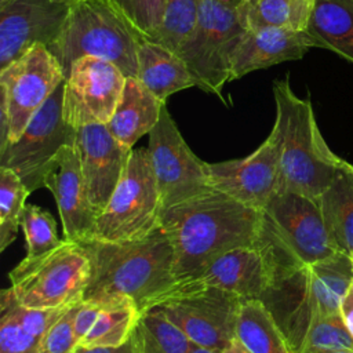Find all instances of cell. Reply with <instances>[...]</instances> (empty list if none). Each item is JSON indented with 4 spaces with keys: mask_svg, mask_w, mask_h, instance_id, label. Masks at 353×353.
I'll return each mask as SVG.
<instances>
[{
    "mask_svg": "<svg viewBox=\"0 0 353 353\" xmlns=\"http://www.w3.org/2000/svg\"><path fill=\"white\" fill-rule=\"evenodd\" d=\"M261 225L262 211L215 189L165 208L161 228L174 248L178 285L196 280L222 254L256 243Z\"/></svg>",
    "mask_w": 353,
    "mask_h": 353,
    "instance_id": "1",
    "label": "cell"
},
{
    "mask_svg": "<svg viewBox=\"0 0 353 353\" xmlns=\"http://www.w3.org/2000/svg\"><path fill=\"white\" fill-rule=\"evenodd\" d=\"M79 243L85 247L91 261V276L83 301L105 305L131 299L145 313L178 285L174 248L161 226L141 240Z\"/></svg>",
    "mask_w": 353,
    "mask_h": 353,
    "instance_id": "2",
    "label": "cell"
},
{
    "mask_svg": "<svg viewBox=\"0 0 353 353\" xmlns=\"http://www.w3.org/2000/svg\"><path fill=\"white\" fill-rule=\"evenodd\" d=\"M279 134V192H294L319 199L346 161L323 138L309 99L299 98L288 76L273 83Z\"/></svg>",
    "mask_w": 353,
    "mask_h": 353,
    "instance_id": "3",
    "label": "cell"
},
{
    "mask_svg": "<svg viewBox=\"0 0 353 353\" xmlns=\"http://www.w3.org/2000/svg\"><path fill=\"white\" fill-rule=\"evenodd\" d=\"M353 279L347 254L338 252L273 279L262 301L283 331L292 353H298L309 328L339 312L342 296Z\"/></svg>",
    "mask_w": 353,
    "mask_h": 353,
    "instance_id": "4",
    "label": "cell"
},
{
    "mask_svg": "<svg viewBox=\"0 0 353 353\" xmlns=\"http://www.w3.org/2000/svg\"><path fill=\"white\" fill-rule=\"evenodd\" d=\"M258 243L269 258L273 279L338 254L319 199L294 192H277L262 210Z\"/></svg>",
    "mask_w": 353,
    "mask_h": 353,
    "instance_id": "5",
    "label": "cell"
},
{
    "mask_svg": "<svg viewBox=\"0 0 353 353\" xmlns=\"http://www.w3.org/2000/svg\"><path fill=\"white\" fill-rule=\"evenodd\" d=\"M142 40L128 22L105 0H70L69 14L48 47L65 77L81 57H98L117 65L130 77L138 73V46Z\"/></svg>",
    "mask_w": 353,
    "mask_h": 353,
    "instance_id": "6",
    "label": "cell"
},
{
    "mask_svg": "<svg viewBox=\"0 0 353 353\" xmlns=\"http://www.w3.org/2000/svg\"><path fill=\"white\" fill-rule=\"evenodd\" d=\"M163 211L148 148L132 149L114 192L97 215L88 240L131 241L145 239L161 226Z\"/></svg>",
    "mask_w": 353,
    "mask_h": 353,
    "instance_id": "7",
    "label": "cell"
},
{
    "mask_svg": "<svg viewBox=\"0 0 353 353\" xmlns=\"http://www.w3.org/2000/svg\"><path fill=\"white\" fill-rule=\"evenodd\" d=\"M91 276V261L79 241L62 240L39 256H25L10 273V288L18 303L51 309L83 301Z\"/></svg>",
    "mask_w": 353,
    "mask_h": 353,
    "instance_id": "8",
    "label": "cell"
},
{
    "mask_svg": "<svg viewBox=\"0 0 353 353\" xmlns=\"http://www.w3.org/2000/svg\"><path fill=\"white\" fill-rule=\"evenodd\" d=\"M245 30L239 8L216 0H200L194 29L176 52L200 90L222 98V88L230 81L233 52Z\"/></svg>",
    "mask_w": 353,
    "mask_h": 353,
    "instance_id": "9",
    "label": "cell"
},
{
    "mask_svg": "<svg viewBox=\"0 0 353 353\" xmlns=\"http://www.w3.org/2000/svg\"><path fill=\"white\" fill-rule=\"evenodd\" d=\"M65 81V73L43 44L0 69V149L19 139L30 119Z\"/></svg>",
    "mask_w": 353,
    "mask_h": 353,
    "instance_id": "10",
    "label": "cell"
},
{
    "mask_svg": "<svg viewBox=\"0 0 353 353\" xmlns=\"http://www.w3.org/2000/svg\"><path fill=\"white\" fill-rule=\"evenodd\" d=\"M76 128L63 117V83L30 119L18 141L0 149V167L14 171L33 193L47 186L62 150L74 145Z\"/></svg>",
    "mask_w": 353,
    "mask_h": 353,
    "instance_id": "11",
    "label": "cell"
},
{
    "mask_svg": "<svg viewBox=\"0 0 353 353\" xmlns=\"http://www.w3.org/2000/svg\"><path fill=\"white\" fill-rule=\"evenodd\" d=\"M241 299L230 292L194 283L181 284L153 307L193 343L222 353L236 338Z\"/></svg>",
    "mask_w": 353,
    "mask_h": 353,
    "instance_id": "12",
    "label": "cell"
},
{
    "mask_svg": "<svg viewBox=\"0 0 353 353\" xmlns=\"http://www.w3.org/2000/svg\"><path fill=\"white\" fill-rule=\"evenodd\" d=\"M148 135L149 160L164 210L211 189L207 163L192 152L167 106Z\"/></svg>",
    "mask_w": 353,
    "mask_h": 353,
    "instance_id": "13",
    "label": "cell"
},
{
    "mask_svg": "<svg viewBox=\"0 0 353 353\" xmlns=\"http://www.w3.org/2000/svg\"><path fill=\"white\" fill-rule=\"evenodd\" d=\"M127 76L113 62L98 57L76 59L63 81V117L77 128L108 124L123 95Z\"/></svg>",
    "mask_w": 353,
    "mask_h": 353,
    "instance_id": "14",
    "label": "cell"
},
{
    "mask_svg": "<svg viewBox=\"0 0 353 353\" xmlns=\"http://www.w3.org/2000/svg\"><path fill=\"white\" fill-rule=\"evenodd\" d=\"M279 134L272 128L268 138L243 159L207 163L211 189L262 211L279 192Z\"/></svg>",
    "mask_w": 353,
    "mask_h": 353,
    "instance_id": "15",
    "label": "cell"
},
{
    "mask_svg": "<svg viewBox=\"0 0 353 353\" xmlns=\"http://www.w3.org/2000/svg\"><path fill=\"white\" fill-rule=\"evenodd\" d=\"M69 0H10L0 7V69L36 44L57 40L69 14Z\"/></svg>",
    "mask_w": 353,
    "mask_h": 353,
    "instance_id": "16",
    "label": "cell"
},
{
    "mask_svg": "<svg viewBox=\"0 0 353 353\" xmlns=\"http://www.w3.org/2000/svg\"><path fill=\"white\" fill-rule=\"evenodd\" d=\"M74 146L90 203L98 215L114 192L132 149L119 142L106 124L99 123L77 127Z\"/></svg>",
    "mask_w": 353,
    "mask_h": 353,
    "instance_id": "17",
    "label": "cell"
},
{
    "mask_svg": "<svg viewBox=\"0 0 353 353\" xmlns=\"http://www.w3.org/2000/svg\"><path fill=\"white\" fill-rule=\"evenodd\" d=\"M312 47L320 48V44L306 29L277 26L247 29L232 57L230 81L254 70L301 59Z\"/></svg>",
    "mask_w": 353,
    "mask_h": 353,
    "instance_id": "18",
    "label": "cell"
},
{
    "mask_svg": "<svg viewBox=\"0 0 353 353\" xmlns=\"http://www.w3.org/2000/svg\"><path fill=\"white\" fill-rule=\"evenodd\" d=\"M272 279L270 262L256 240L251 245H241L222 254L190 283L215 287L247 301L261 299Z\"/></svg>",
    "mask_w": 353,
    "mask_h": 353,
    "instance_id": "19",
    "label": "cell"
},
{
    "mask_svg": "<svg viewBox=\"0 0 353 353\" xmlns=\"http://www.w3.org/2000/svg\"><path fill=\"white\" fill-rule=\"evenodd\" d=\"M46 189L55 199L63 239L69 241L88 240L95 226L97 212L87 194L74 145H69L62 150L59 164L51 174Z\"/></svg>",
    "mask_w": 353,
    "mask_h": 353,
    "instance_id": "20",
    "label": "cell"
},
{
    "mask_svg": "<svg viewBox=\"0 0 353 353\" xmlns=\"http://www.w3.org/2000/svg\"><path fill=\"white\" fill-rule=\"evenodd\" d=\"M165 102L159 99L138 77H127L123 95L106 124L112 135L132 149L157 124Z\"/></svg>",
    "mask_w": 353,
    "mask_h": 353,
    "instance_id": "21",
    "label": "cell"
},
{
    "mask_svg": "<svg viewBox=\"0 0 353 353\" xmlns=\"http://www.w3.org/2000/svg\"><path fill=\"white\" fill-rule=\"evenodd\" d=\"M137 77L163 102L178 91L197 87L183 59L163 44L142 40L138 46Z\"/></svg>",
    "mask_w": 353,
    "mask_h": 353,
    "instance_id": "22",
    "label": "cell"
},
{
    "mask_svg": "<svg viewBox=\"0 0 353 353\" xmlns=\"http://www.w3.org/2000/svg\"><path fill=\"white\" fill-rule=\"evenodd\" d=\"M319 204L335 250L349 255L353 251V164H342L319 196Z\"/></svg>",
    "mask_w": 353,
    "mask_h": 353,
    "instance_id": "23",
    "label": "cell"
},
{
    "mask_svg": "<svg viewBox=\"0 0 353 353\" xmlns=\"http://www.w3.org/2000/svg\"><path fill=\"white\" fill-rule=\"evenodd\" d=\"M306 30L320 48L353 63V0H316Z\"/></svg>",
    "mask_w": 353,
    "mask_h": 353,
    "instance_id": "24",
    "label": "cell"
},
{
    "mask_svg": "<svg viewBox=\"0 0 353 353\" xmlns=\"http://www.w3.org/2000/svg\"><path fill=\"white\" fill-rule=\"evenodd\" d=\"M236 339L251 353H292L262 299L241 302L236 321Z\"/></svg>",
    "mask_w": 353,
    "mask_h": 353,
    "instance_id": "25",
    "label": "cell"
},
{
    "mask_svg": "<svg viewBox=\"0 0 353 353\" xmlns=\"http://www.w3.org/2000/svg\"><path fill=\"white\" fill-rule=\"evenodd\" d=\"M141 314L131 299L105 303L97 321L77 345L87 347L123 346L131 339Z\"/></svg>",
    "mask_w": 353,
    "mask_h": 353,
    "instance_id": "26",
    "label": "cell"
},
{
    "mask_svg": "<svg viewBox=\"0 0 353 353\" xmlns=\"http://www.w3.org/2000/svg\"><path fill=\"white\" fill-rule=\"evenodd\" d=\"M316 0H247L239 10L247 29L291 28L305 30L307 28Z\"/></svg>",
    "mask_w": 353,
    "mask_h": 353,
    "instance_id": "27",
    "label": "cell"
},
{
    "mask_svg": "<svg viewBox=\"0 0 353 353\" xmlns=\"http://www.w3.org/2000/svg\"><path fill=\"white\" fill-rule=\"evenodd\" d=\"M132 341L135 353H190L194 345L157 309L141 314Z\"/></svg>",
    "mask_w": 353,
    "mask_h": 353,
    "instance_id": "28",
    "label": "cell"
},
{
    "mask_svg": "<svg viewBox=\"0 0 353 353\" xmlns=\"http://www.w3.org/2000/svg\"><path fill=\"white\" fill-rule=\"evenodd\" d=\"M29 194L14 171L0 167V251L15 240Z\"/></svg>",
    "mask_w": 353,
    "mask_h": 353,
    "instance_id": "29",
    "label": "cell"
},
{
    "mask_svg": "<svg viewBox=\"0 0 353 353\" xmlns=\"http://www.w3.org/2000/svg\"><path fill=\"white\" fill-rule=\"evenodd\" d=\"M200 0H164L163 21L154 41L178 52L194 29Z\"/></svg>",
    "mask_w": 353,
    "mask_h": 353,
    "instance_id": "30",
    "label": "cell"
},
{
    "mask_svg": "<svg viewBox=\"0 0 353 353\" xmlns=\"http://www.w3.org/2000/svg\"><path fill=\"white\" fill-rule=\"evenodd\" d=\"M21 228L26 240L25 256H39L54 250L62 243L58 237L52 215L39 205H25L21 218Z\"/></svg>",
    "mask_w": 353,
    "mask_h": 353,
    "instance_id": "31",
    "label": "cell"
},
{
    "mask_svg": "<svg viewBox=\"0 0 353 353\" xmlns=\"http://www.w3.org/2000/svg\"><path fill=\"white\" fill-rule=\"evenodd\" d=\"M132 28L141 40L154 41L161 26L164 0H105Z\"/></svg>",
    "mask_w": 353,
    "mask_h": 353,
    "instance_id": "32",
    "label": "cell"
},
{
    "mask_svg": "<svg viewBox=\"0 0 353 353\" xmlns=\"http://www.w3.org/2000/svg\"><path fill=\"white\" fill-rule=\"evenodd\" d=\"M341 349H353V336L336 312L309 328L298 353H328Z\"/></svg>",
    "mask_w": 353,
    "mask_h": 353,
    "instance_id": "33",
    "label": "cell"
},
{
    "mask_svg": "<svg viewBox=\"0 0 353 353\" xmlns=\"http://www.w3.org/2000/svg\"><path fill=\"white\" fill-rule=\"evenodd\" d=\"M81 301L69 305L50 325L40 339L41 353H70L77 341L74 336V317Z\"/></svg>",
    "mask_w": 353,
    "mask_h": 353,
    "instance_id": "34",
    "label": "cell"
},
{
    "mask_svg": "<svg viewBox=\"0 0 353 353\" xmlns=\"http://www.w3.org/2000/svg\"><path fill=\"white\" fill-rule=\"evenodd\" d=\"M0 313V353H41L40 338L25 331L7 307Z\"/></svg>",
    "mask_w": 353,
    "mask_h": 353,
    "instance_id": "35",
    "label": "cell"
},
{
    "mask_svg": "<svg viewBox=\"0 0 353 353\" xmlns=\"http://www.w3.org/2000/svg\"><path fill=\"white\" fill-rule=\"evenodd\" d=\"M102 306L103 305L94 301H81L74 317V336L77 343L91 330L102 310Z\"/></svg>",
    "mask_w": 353,
    "mask_h": 353,
    "instance_id": "36",
    "label": "cell"
},
{
    "mask_svg": "<svg viewBox=\"0 0 353 353\" xmlns=\"http://www.w3.org/2000/svg\"><path fill=\"white\" fill-rule=\"evenodd\" d=\"M339 313L342 316V320H343L347 331L353 336V279L349 283V285L342 296V301L339 305Z\"/></svg>",
    "mask_w": 353,
    "mask_h": 353,
    "instance_id": "37",
    "label": "cell"
},
{
    "mask_svg": "<svg viewBox=\"0 0 353 353\" xmlns=\"http://www.w3.org/2000/svg\"><path fill=\"white\" fill-rule=\"evenodd\" d=\"M70 353H135V350H134V341H132V336H131V339L127 343H124L123 346H117V347H103V346L87 347V346L77 345Z\"/></svg>",
    "mask_w": 353,
    "mask_h": 353,
    "instance_id": "38",
    "label": "cell"
},
{
    "mask_svg": "<svg viewBox=\"0 0 353 353\" xmlns=\"http://www.w3.org/2000/svg\"><path fill=\"white\" fill-rule=\"evenodd\" d=\"M222 353H251V352H248L236 338L230 342V345L222 352Z\"/></svg>",
    "mask_w": 353,
    "mask_h": 353,
    "instance_id": "39",
    "label": "cell"
},
{
    "mask_svg": "<svg viewBox=\"0 0 353 353\" xmlns=\"http://www.w3.org/2000/svg\"><path fill=\"white\" fill-rule=\"evenodd\" d=\"M216 1H221V3H223V4H226V6L236 7V8H239V10L247 3V0H216Z\"/></svg>",
    "mask_w": 353,
    "mask_h": 353,
    "instance_id": "40",
    "label": "cell"
},
{
    "mask_svg": "<svg viewBox=\"0 0 353 353\" xmlns=\"http://www.w3.org/2000/svg\"><path fill=\"white\" fill-rule=\"evenodd\" d=\"M190 353H218V352L211 350V349H207V347H203V346H199V345L194 343Z\"/></svg>",
    "mask_w": 353,
    "mask_h": 353,
    "instance_id": "41",
    "label": "cell"
},
{
    "mask_svg": "<svg viewBox=\"0 0 353 353\" xmlns=\"http://www.w3.org/2000/svg\"><path fill=\"white\" fill-rule=\"evenodd\" d=\"M328 353H353V349H341V350H334Z\"/></svg>",
    "mask_w": 353,
    "mask_h": 353,
    "instance_id": "42",
    "label": "cell"
},
{
    "mask_svg": "<svg viewBox=\"0 0 353 353\" xmlns=\"http://www.w3.org/2000/svg\"><path fill=\"white\" fill-rule=\"evenodd\" d=\"M8 1H10V0H0V7H1V6H4V4H7Z\"/></svg>",
    "mask_w": 353,
    "mask_h": 353,
    "instance_id": "43",
    "label": "cell"
},
{
    "mask_svg": "<svg viewBox=\"0 0 353 353\" xmlns=\"http://www.w3.org/2000/svg\"><path fill=\"white\" fill-rule=\"evenodd\" d=\"M349 256H350V261H352V265H353V251L349 254Z\"/></svg>",
    "mask_w": 353,
    "mask_h": 353,
    "instance_id": "44",
    "label": "cell"
},
{
    "mask_svg": "<svg viewBox=\"0 0 353 353\" xmlns=\"http://www.w3.org/2000/svg\"><path fill=\"white\" fill-rule=\"evenodd\" d=\"M69 1H70V0H69Z\"/></svg>",
    "mask_w": 353,
    "mask_h": 353,
    "instance_id": "45",
    "label": "cell"
}]
</instances>
